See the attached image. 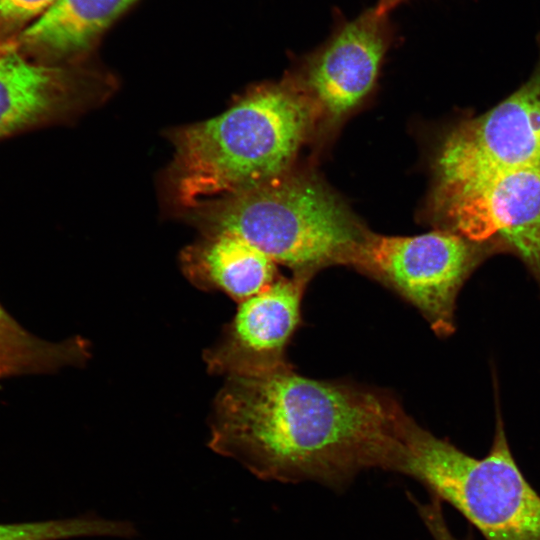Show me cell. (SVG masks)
<instances>
[{
	"mask_svg": "<svg viewBox=\"0 0 540 540\" xmlns=\"http://www.w3.org/2000/svg\"><path fill=\"white\" fill-rule=\"evenodd\" d=\"M91 357L88 340L74 336L58 343L36 338L24 330L0 305V378L53 372L82 366Z\"/></svg>",
	"mask_w": 540,
	"mask_h": 540,
	"instance_id": "13",
	"label": "cell"
},
{
	"mask_svg": "<svg viewBox=\"0 0 540 540\" xmlns=\"http://www.w3.org/2000/svg\"><path fill=\"white\" fill-rule=\"evenodd\" d=\"M398 473L454 507L485 540H540V495L512 455L499 412L483 458L416 423Z\"/></svg>",
	"mask_w": 540,
	"mask_h": 540,
	"instance_id": "4",
	"label": "cell"
},
{
	"mask_svg": "<svg viewBox=\"0 0 540 540\" xmlns=\"http://www.w3.org/2000/svg\"><path fill=\"white\" fill-rule=\"evenodd\" d=\"M204 235L232 233L293 274L350 266L368 233L324 183L289 171L186 210Z\"/></svg>",
	"mask_w": 540,
	"mask_h": 540,
	"instance_id": "3",
	"label": "cell"
},
{
	"mask_svg": "<svg viewBox=\"0 0 540 540\" xmlns=\"http://www.w3.org/2000/svg\"><path fill=\"white\" fill-rule=\"evenodd\" d=\"M66 75L16 52L0 54V136L50 112L67 94Z\"/></svg>",
	"mask_w": 540,
	"mask_h": 540,
	"instance_id": "12",
	"label": "cell"
},
{
	"mask_svg": "<svg viewBox=\"0 0 540 540\" xmlns=\"http://www.w3.org/2000/svg\"><path fill=\"white\" fill-rule=\"evenodd\" d=\"M430 534L433 537L434 540H473L472 533L469 532L465 538L458 539L455 537L449 527L447 526L446 522H438L436 523L430 530Z\"/></svg>",
	"mask_w": 540,
	"mask_h": 540,
	"instance_id": "16",
	"label": "cell"
},
{
	"mask_svg": "<svg viewBox=\"0 0 540 540\" xmlns=\"http://www.w3.org/2000/svg\"><path fill=\"white\" fill-rule=\"evenodd\" d=\"M416 421L386 389L297 373L228 376L208 446L259 479L340 490L362 471L397 472Z\"/></svg>",
	"mask_w": 540,
	"mask_h": 540,
	"instance_id": "1",
	"label": "cell"
},
{
	"mask_svg": "<svg viewBox=\"0 0 540 540\" xmlns=\"http://www.w3.org/2000/svg\"><path fill=\"white\" fill-rule=\"evenodd\" d=\"M408 0H379L376 6L374 7L376 12L381 15L389 14L391 10L399 6L401 3Z\"/></svg>",
	"mask_w": 540,
	"mask_h": 540,
	"instance_id": "17",
	"label": "cell"
},
{
	"mask_svg": "<svg viewBox=\"0 0 540 540\" xmlns=\"http://www.w3.org/2000/svg\"><path fill=\"white\" fill-rule=\"evenodd\" d=\"M57 0H0V18L9 22H23L40 17Z\"/></svg>",
	"mask_w": 540,
	"mask_h": 540,
	"instance_id": "15",
	"label": "cell"
},
{
	"mask_svg": "<svg viewBox=\"0 0 540 540\" xmlns=\"http://www.w3.org/2000/svg\"><path fill=\"white\" fill-rule=\"evenodd\" d=\"M539 58L516 91L476 117L460 121L444 136L435 155L432 196L448 193L493 174L540 168Z\"/></svg>",
	"mask_w": 540,
	"mask_h": 540,
	"instance_id": "6",
	"label": "cell"
},
{
	"mask_svg": "<svg viewBox=\"0 0 540 540\" xmlns=\"http://www.w3.org/2000/svg\"><path fill=\"white\" fill-rule=\"evenodd\" d=\"M136 532L130 522L97 516L0 524V540H63L91 536L130 538L135 536Z\"/></svg>",
	"mask_w": 540,
	"mask_h": 540,
	"instance_id": "14",
	"label": "cell"
},
{
	"mask_svg": "<svg viewBox=\"0 0 540 540\" xmlns=\"http://www.w3.org/2000/svg\"><path fill=\"white\" fill-rule=\"evenodd\" d=\"M136 0H57L22 34L29 46L57 56L82 53Z\"/></svg>",
	"mask_w": 540,
	"mask_h": 540,
	"instance_id": "11",
	"label": "cell"
},
{
	"mask_svg": "<svg viewBox=\"0 0 540 540\" xmlns=\"http://www.w3.org/2000/svg\"><path fill=\"white\" fill-rule=\"evenodd\" d=\"M186 278L204 291H221L238 303L260 293L280 276L263 251L232 233L204 235L182 251Z\"/></svg>",
	"mask_w": 540,
	"mask_h": 540,
	"instance_id": "10",
	"label": "cell"
},
{
	"mask_svg": "<svg viewBox=\"0 0 540 540\" xmlns=\"http://www.w3.org/2000/svg\"><path fill=\"white\" fill-rule=\"evenodd\" d=\"M493 243L476 242L441 229L416 236L368 232L350 267L413 305L440 337L455 330L457 296L473 271L493 252Z\"/></svg>",
	"mask_w": 540,
	"mask_h": 540,
	"instance_id": "5",
	"label": "cell"
},
{
	"mask_svg": "<svg viewBox=\"0 0 540 540\" xmlns=\"http://www.w3.org/2000/svg\"><path fill=\"white\" fill-rule=\"evenodd\" d=\"M316 120L295 83L262 85L213 118L170 133L168 181L186 210L289 171Z\"/></svg>",
	"mask_w": 540,
	"mask_h": 540,
	"instance_id": "2",
	"label": "cell"
},
{
	"mask_svg": "<svg viewBox=\"0 0 540 540\" xmlns=\"http://www.w3.org/2000/svg\"><path fill=\"white\" fill-rule=\"evenodd\" d=\"M312 277L279 276L239 303L219 340L203 353L213 375H257L290 366L286 350L301 324L302 301Z\"/></svg>",
	"mask_w": 540,
	"mask_h": 540,
	"instance_id": "9",
	"label": "cell"
},
{
	"mask_svg": "<svg viewBox=\"0 0 540 540\" xmlns=\"http://www.w3.org/2000/svg\"><path fill=\"white\" fill-rule=\"evenodd\" d=\"M431 199L445 230L512 252L540 286V168L502 171Z\"/></svg>",
	"mask_w": 540,
	"mask_h": 540,
	"instance_id": "7",
	"label": "cell"
},
{
	"mask_svg": "<svg viewBox=\"0 0 540 540\" xmlns=\"http://www.w3.org/2000/svg\"><path fill=\"white\" fill-rule=\"evenodd\" d=\"M394 38L388 14L381 15L374 7L338 22L327 41L301 61L295 77L316 118L334 125L364 100Z\"/></svg>",
	"mask_w": 540,
	"mask_h": 540,
	"instance_id": "8",
	"label": "cell"
}]
</instances>
